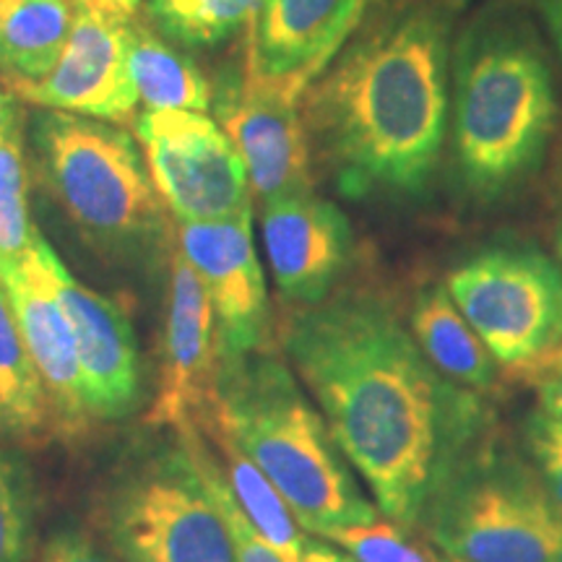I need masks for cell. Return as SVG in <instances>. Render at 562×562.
I'll list each match as a JSON object with an SVG mask.
<instances>
[{"label":"cell","mask_w":562,"mask_h":562,"mask_svg":"<svg viewBox=\"0 0 562 562\" xmlns=\"http://www.w3.org/2000/svg\"><path fill=\"white\" fill-rule=\"evenodd\" d=\"M281 344L378 508L402 529H417L427 497L482 438L480 396L438 375L372 292L344 290L292 307Z\"/></svg>","instance_id":"1"},{"label":"cell","mask_w":562,"mask_h":562,"mask_svg":"<svg viewBox=\"0 0 562 562\" xmlns=\"http://www.w3.org/2000/svg\"><path fill=\"white\" fill-rule=\"evenodd\" d=\"M448 0L370 13L300 100L311 154L347 199H419L438 172L451 112Z\"/></svg>","instance_id":"2"},{"label":"cell","mask_w":562,"mask_h":562,"mask_svg":"<svg viewBox=\"0 0 562 562\" xmlns=\"http://www.w3.org/2000/svg\"><path fill=\"white\" fill-rule=\"evenodd\" d=\"M451 167L469 199L495 203L529 182L550 149L558 94L529 21L476 16L451 47Z\"/></svg>","instance_id":"3"},{"label":"cell","mask_w":562,"mask_h":562,"mask_svg":"<svg viewBox=\"0 0 562 562\" xmlns=\"http://www.w3.org/2000/svg\"><path fill=\"white\" fill-rule=\"evenodd\" d=\"M203 427L227 432L313 537L378 521L326 419L313 409L277 351L220 357L214 404Z\"/></svg>","instance_id":"4"},{"label":"cell","mask_w":562,"mask_h":562,"mask_svg":"<svg viewBox=\"0 0 562 562\" xmlns=\"http://www.w3.org/2000/svg\"><path fill=\"white\" fill-rule=\"evenodd\" d=\"M37 172L91 248L140 258L165 237V201L121 125L45 110L32 117Z\"/></svg>","instance_id":"5"},{"label":"cell","mask_w":562,"mask_h":562,"mask_svg":"<svg viewBox=\"0 0 562 562\" xmlns=\"http://www.w3.org/2000/svg\"><path fill=\"white\" fill-rule=\"evenodd\" d=\"M417 526L453 562H562V510L531 461L495 442L453 463Z\"/></svg>","instance_id":"6"},{"label":"cell","mask_w":562,"mask_h":562,"mask_svg":"<svg viewBox=\"0 0 562 562\" xmlns=\"http://www.w3.org/2000/svg\"><path fill=\"white\" fill-rule=\"evenodd\" d=\"M104 531L123 562H237L191 430L128 461L104 497Z\"/></svg>","instance_id":"7"},{"label":"cell","mask_w":562,"mask_h":562,"mask_svg":"<svg viewBox=\"0 0 562 562\" xmlns=\"http://www.w3.org/2000/svg\"><path fill=\"white\" fill-rule=\"evenodd\" d=\"M446 290L497 362L533 368L562 344V269L533 248L497 245L448 273Z\"/></svg>","instance_id":"8"},{"label":"cell","mask_w":562,"mask_h":562,"mask_svg":"<svg viewBox=\"0 0 562 562\" xmlns=\"http://www.w3.org/2000/svg\"><path fill=\"white\" fill-rule=\"evenodd\" d=\"M159 199L178 222H216L250 209L240 154L206 112L144 110L133 117Z\"/></svg>","instance_id":"9"},{"label":"cell","mask_w":562,"mask_h":562,"mask_svg":"<svg viewBox=\"0 0 562 562\" xmlns=\"http://www.w3.org/2000/svg\"><path fill=\"white\" fill-rule=\"evenodd\" d=\"M372 0H263L248 24L243 76L250 87L300 104L351 40Z\"/></svg>","instance_id":"10"},{"label":"cell","mask_w":562,"mask_h":562,"mask_svg":"<svg viewBox=\"0 0 562 562\" xmlns=\"http://www.w3.org/2000/svg\"><path fill=\"white\" fill-rule=\"evenodd\" d=\"M133 16L76 0L74 26L55 68L45 79L9 83V89L16 100L45 110L110 123L131 121L138 108L128 68Z\"/></svg>","instance_id":"11"},{"label":"cell","mask_w":562,"mask_h":562,"mask_svg":"<svg viewBox=\"0 0 562 562\" xmlns=\"http://www.w3.org/2000/svg\"><path fill=\"white\" fill-rule=\"evenodd\" d=\"M178 248L206 290L222 355L271 349V311L252 240V206L216 222H178Z\"/></svg>","instance_id":"12"},{"label":"cell","mask_w":562,"mask_h":562,"mask_svg":"<svg viewBox=\"0 0 562 562\" xmlns=\"http://www.w3.org/2000/svg\"><path fill=\"white\" fill-rule=\"evenodd\" d=\"M220 370V334L211 300L178 245L170 258L165 349L157 393L144 422L157 430L203 427L214 404Z\"/></svg>","instance_id":"13"},{"label":"cell","mask_w":562,"mask_h":562,"mask_svg":"<svg viewBox=\"0 0 562 562\" xmlns=\"http://www.w3.org/2000/svg\"><path fill=\"white\" fill-rule=\"evenodd\" d=\"M211 97L214 121L240 154L250 193L271 203L313 191V154L300 104L250 87L243 74H222Z\"/></svg>","instance_id":"14"},{"label":"cell","mask_w":562,"mask_h":562,"mask_svg":"<svg viewBox=\"0 0 562 562\" xmlns=\"http://www.w3.org/2000/svg\"><path fill=\"white\" fill-rule=\"evenodd\" d=\"M47 256H50V243L34 229L30 250L16 266L0 271V281L9 292L21 336L47 393L55 432L79 438L89 430L91 414L76 339L55 292Z\"/></svg>","instance_id":"15"},{"label":"cell","mask_w":562,"mask_h":562,"mask_svg":"<svg viewBox=\"0 0 562 562\" xmlns=\"http://www.w3.org/2000/svg\"><path fill=\"white\" fill-rule=\"evenodd\" d=\"M261 240L273 284L292 307L326 300L355 256L349 216L313 191L263 203Z\"/></svg>","instance_id":"16"},{"label":"cell","mask_w":562,"mask_h":562,"mask_svg":"<svg viewBox=\"0 0 562 562\" xmlns=\"http://www.w3.org/2000/svg\"><path fill=\"white\" fill-rule=\"evenodd\" d=\"M50 277L79 351L91 419H123L138 402V347L131 315L115 297H104L70 277L50 248Z\"/></svg>","instance_id":"17"},{"label":"cell","mask_w":562,"mask_h":562,"mask_svg":"<svg viewBox=\"0 0 562 562\" xmlns=\"http://www.w3.org/2000/svg\"><path fill=\"white\" fill-rule=\"evenodd\" d=\"M409 326L422 355L442 378L469 391H484L495 383L497 360L463 318L446 286L427 284L414 294Z\"/></svg>","instance_id":"18"},{"label":"cell","mask_w":562,"mask_h":562,"mask_svg":"<svg viewBox=\"0 0 562 562\" xmlns=\"http://www.w3.org/2000/svg\"><path fill=\"white\" fill-rule=\"evenodd\" d=\"M76 0H0V70L5 83L40 81L58 63Z\"/></svg>","instance_id":"19"},{"label":"cell","mask_w":562,"mask_h":562,"mask_svg":"<svg viewBox=\"0 0 562 562\" xmlns=\"http://www.w3.org/2000/svg\"><path fill=\"white\" fill-rule=\"evenodd\" d=\"M128 68L146 110H211L214 87L206 74L138 16L131 21Z\"/></svg>","instance_id":"20"},{"label":"cell","mask_w":562,"mask_h":562,"mask_svg":"<svg viewBox=\"0 0 562 562\" xmlns=\"http://www.w3.org/2000/svg\"><path fill=\"white\" fill-rule=\"evenodd\" d=\"M201 432L220 451L224 459L222 472L227 476L232 495L248 516V521L266 539V544H271L284 562H302L311 539L284 497L279 495V490L266 480L261 469L240 451V446L227 432H222L220 427H203Z\"/></svg>","instance_id":"21"},{"label":"cell","mask_w":562,"mask_h":562,"mask_svg":"<svg viewBox=\"0 0 562 562\" xmlns=\"http://www.w3.org/2000/svg\"><path fill=\"white\" fill-rule=\"evenodd\" d=\"M0 432L30 442L55 432L47 393L21 336L3 281H0Z\"/></svg>","instance_id":"22"},{"label":"cell","mask_w":562,"mask_h":562,"mask_svg":"<svg viewBox=\"0 0 562 562\" xmlns=\"http://www.w3.org/2000/svg\"><path fill=\"white\" fill-rule=\"evenodd\" d=\"M263 0H146V24L172 45L216 47L250 24Z\"/></svg>","instance_id":"23"},{"label":"cell","mask_w":562,"mask_h":562,"mask_svg":"<svg viewBox=\"0 0 562 562\" xmlns=\"http://www.w3.org/2000/svg\"><path fill=\"white\" fill-rule=\"evenodd\" d=\"M30 175H26L21 131L0 133V271L21 261L32 245Z\"/></svg>","instance_id":"24"},{"label":"cell","mask_w":562,"mask_h":562,"mask_svg":"<svg viewBox=\"0 0 562 562\" xmlns=\"http://www.w3.org/2000/svg\"><path fill=\"white\" fill-rule=\"evenodd\" d=\"M315 539L341 547L357 562H448V558H438L430 547L412 539L406 529L393 521L339 526Z\"/></svg>","instance_id":"25"},{"label":"cell","mask_w":562,"mask_h":562,"mask_svg":"<svg viewBox=\"0 0 562 562\" xmlns=\"http://www.w3.org/2000/svg\"><path fill=\"white\" fill-rule=\"evenodd\" d=\"M195 453H199L203 476H206L211 495H214L216 505H220L224 521L229 526L232 533V547H235L237 562H284V558L273 550L271 544H266V539L256 531V526L248 521L240 505H237L235 495H232L227 476L222 472V463L216 461L214 451L209 448V442L203 440V432L199 427H191Z\"/></svg>","instance_id":"26"},{"label":"cell","mask_w":562,"mask_h":562,"mask_svg":"<svg viewBox=\"0 0 562 562\" xmlns=\"http://www.w3.org/2000/svg\"><path fill=\"white\" fill-rule=\"evenodd\" d=\"M32 497L19 463L0 451V562L32 558Z\"/></svg>","instance_id":"27"},{"label":"cell","mask_w":562,"mask_h":562,"mask_svg":"<svg viewBox=\"0 0 562 562\" xmlns=\"http://www.w3.org/2000/svg\"><path fill=\"white\" fill-rule=\"evenodd\" d=\"M524 440L529 448V461L544 482L554 505L562 510V422L547 412H533L526 419Z\"/></svg>","instance_id":"28"},{"label":"cell","mask_w":562,"mask_h":562,"mask_svg":"<svg viewBox=\"0 0 562 562\" xmlns=\"http://www.w3.org/2000/svg\"><path fill=\"white\" fill-rule=\"evenodd\" d=\"M40 562H115L87 531L60 529L50 533L40 552Z\"/></svg>","instance_id":"29"},{"label":"cell","mask_w":562,"mask_h":562,"mask_svg":"<svg viewBox=\"0 0 562 562\" xmlns=\"http://www.w3.org/2000/svg\"><path fill=\"white\" fill-rule=\"evenodd\" d=\"M531 370L539 375V396H542L544 412L562 422V351H552Z\"/></svg>","instance_id":"30"},{"label":"cell","mask_w":562,"mask_h":562,"mask_svg":"<svg viewBox=\"0 0 562 562\" xmlns=\"http://www.w3.org/2000/svg\"><path fill=\"white\" fill-rule=\"evenodd\" d=\"M539 9H542L544 24L552 34L554 47H558L562 60V0H539Z\"/></svg>","instance_id":"31"},{"label":"cell","mask_w":562,"mask_h":562,"mask_svg":"<svg viewBox=\"0 0 562 562\" xmlns=\"http://www.w3.org/2000/svg\"><path fill=\"white\" fill-rule=\"evenodd\" d=\"M19 128V104L16 94L9 87L0 83V133Z\"/></svg>","instance_id":"32"},{"label":"cell","mask_w":562,"mask_h":562,"mask_svg":"<svg viewBox=\"0 0 562 562\" xmlns=\"http://www.w3.org/2000/svg\"><path fill=\"white\" fill-rule=\"evenodd\" d=\"M81 3H91V5H100V9L115 11V13H125V16H133L136 9L144 0H81Z\"/></svg>","instance_id":"33"},{"label":"cell","mask_w":562,"mask_h":562,"mask_svg":"<svg viewBox=\"0 0 562 562\" xmlns=\"http://www.w3.org/2000/svg\"><path fill=\"white\" fill-rule=\"evenodd\" d=\"M554 250L562 261V182H560V199H558V216H554Z\"/></svg>","instance_id":"34"},{"label":"cell","mask_w":562,"mask_h":562,"mask_svg":"<svg viewBox=\"0 0 562 562\" xmlns=\"http://www.w3.org/2000/svg\"><path fill=\"white\" fill-rule=\"evenodd\" d=\"M448 562H453V560H448Z\"/></svg>","instance_id":"35"}]
</instances>
